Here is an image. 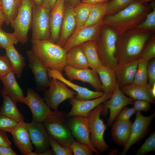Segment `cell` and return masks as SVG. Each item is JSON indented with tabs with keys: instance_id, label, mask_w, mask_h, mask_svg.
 <instances>
[{
	"instance_id": "cell-1",
	"label": "cell",
	"mask_w": 155,
	"mask_h": 155,
	"mask_svg": "<svg viewBox=\"0 0 155 155\" xmlns=\"http://www.w3.org/2000/svg\"><path fill=\"white\" fill-rule=\"evenodd\" d=\"M154 32L135 28L118 36L116 53L118 65L138 59L145 44L154 35Z\"/></svg>"
},
{
	"instance_id": "cell-2",
	"label": "cell",
	"mask_w": 155,
	"mask_h": 155,
	"mask_svg": "<svg viewBox=\"0 0 155 155\" xmlns=\"http://www.w3.org/2000/svg\"><path fill=\"white\" fill-rule=\"evenodd\" d=\"M151 8L150 4L141 3L138 0L115 14L106 15L103 24L111 28L118 36H121L142 22Z\"/></svg>"
},
{
	"instance_id": "cell-3",
	"label": "cell",
	"mask_w": 155,
	"mask_h": 155,
	"mask_svg": "<svg viewBox=\"0 0 155 155\" xmlns=\"http://www.w3.org/2000/svg\"><path fill=\"white\" fill-rule=\"evenodd\" d=\"M31 50L42 64L52 70L63 72L67 65V53L50 40H31Z\"/></svg>"
},
{
	"instance_id": "cell-4",
	"label": "cell",
	"mask_w": 155,
	"mask_h": 155,
	"mask_svg": "<svg viewBox=\"0 0 155 155\" xmlns=\"http://www.w3.org/2000/svg\"><path fill=\"white\" fill-rule=\"evenodd\" d=\"M67 116L57 109L52 111L43 122L49 136L63 147H69L75 141L67 125Z\"/></svg>"
},
{
	"instance_id": "cell-5",
	"label": "cell",
	"mask_w": 155,
	"mask_h": 155,
	"mask_svg": "<svg viewBox=\"0 0 155 155\" xmlns=\"http://www.w3.org/2000/svg\"><path fill=\"white\" fill-rule=\"evenodd\" d=\"M118 36L112 29L103 24L96 41L98 55L102 65L114 71L118 65L116 57Z\"/></svg>"
},
{
	"instance_id": "cell-6",
	"label": "cell",
	"mask_w": 155,
	"mask_h": 155,
	"mask_svg": "<svg viewBox=\"0 0 155 155\" xmlns=\"http://www.w3.org/2000/svg\"><path fill=\"white\" fill-rule=\"evenodd\" d=\"M104 106L103 103L100 104L92 110L86 117L90 130V142L93 146L100 153L106 152L110 148L104 138L106 126L100 118Z\"/></svg>"
},
{
	"instance_id": "cell-7",
	"label": "cell",
	"mask_w": 155,
	"mask_h": 155,
	"mask_svg": "<svg viewBox=\"0 0 155 155\" xmlns=\"http://www.w3.org/2000/svg\"><path fill=\"white\" fill-rule=\"evenodd\" d=\"M32 0H22L15 18L10 25L14 29L18 42L22 44L26 43L28 39V34L31 28Z\"/></svg>"
},
{
	"instance_id": "cell-8",
	"label": "cell",
	"mask_w": 155,
	"mask_h": 155,
	"mask_svg": "<svg viewBox=\"0 0 155 155\" xmlns=\"http://www.w3.org/2000/svg\"><path fill=\"white\" fill-rule=\"evenodd\" d=\"M50 12L49 9L33 3L31 25V40H50L51 36Z\"/></svg>"
},
{
	"instance_id": "cell-9",
	"label": "cell",
	"mask_w": 155,
	"mask_h": 155,
	"mask_svg": "<svg viewBox=\"0 0 155 155\" xmlns=\"http://www.w3.org/2000/svg\"><path fill=\"white\" fill-rule=\"evenodd\" d=\"M49 88L43 94V99L51 109H58L59 105L65 100L74 97L76 92L69 89L64 83L58 79L50 78Z\"/></svg>"
},
{
	"instance_id": "cell-10",
	"label": "cell",
	"mask_w": 155,
	"mask_h": 155,
	"mask_svg": "<svg viewBox=\"0 0 155 155\" xmlns=\"http://www.w3.org/2000/svg\"><path fill=\"white\" fill-rule=\"evenodd\" d=\"M141 112L136 111V117L132 126L130 138L122 151L119 154L125 155L131 147L141 140L148 133L152 121L155 116V112L150 115L145 116Z\"/></svg>"
},
{
	"instance_id": "cell-11",
	"label": "cell",
	"mask_w": 155,
	"mask_h": 155,
	"mask_svg": "<svg viewBox=\"0 0 155 155\" xmlns=\"http://www.w3.org/2000/svg\"><path fill=\"white\" fill-rule=\"evenodd\" d=\"M23 103L30 108L33 121L43 123L52 112L43 98L32 88H27V95L23 99Z\"/></svg>"
},
{
	"instance_id": "cell-12",
	"label": "cell",
	"mask_w": 155,
	"mask_h": 155,
	"mask_svg": "<svg viewBox=\"0 0 155 155\" xmlns=\"http://www.w3.org/2000/svg\"><path fill=\"white\" fill-rule=\"evenodd\" d=\"M67 125L73 136L77 141L88 146L96 154L100 153L92 145L90 139V130L86 117L75 116L69 117Z\"/></svg>"
},
{
	"instance_id": "cell-13",
	"label": "cell",
	"mask_w": 155,
	"mask_h": 155,
	"mask_svg": "<svg viewBox=\"0 0 155 155\" xmlns=\"http://www.w3.org/2000/svg\"><path fill=\"white\" fill-rule=\"evenodd\" d=\"M117 82L116 88L111 97L108 101L103 102L104 108L102 112L104 115L107 110H110V115L107 121V124L111 125L117 116L123 108L127 105L133 104L135 100L126 96L121 91Z\"/></svg>"
},
{
	"instance_id": "cell-14",
	"label": "cell",
	"mask_w": 155,
	"mask_h": 155,
	"mask_svg": "<svg viewBox=\"0 0 155 155\" xmlns=\"http://www.w3.org/2000/svg\"><path fill=\"white\" fill-rule=\"evenodd\" d=\"M26 125L32 144L34 146V152L28 155H39L49 148V135L42 122L32 121L26 123Z\"/></svg>"
},
{
	"instance_id": "cell-15",
	"label": "cell",
	"mask_w": 155,
	"mask_h": 155,
	"mask_svg": "<svg viewBox=\"0 0 155 155\" xmlns=\"http://www.w3.org/2000/svg\"><path fill=\"white\" fill-rule=\"evenodd\" d=\"M103 24V22H101L90 26L81 28L75 31L63 46V48L67 53L73 47L81 45L86 42L96 41Z\"/></svg>"
},
{
	"instance_id": "cell-16",
	"label": "cell",
	"mask_w": 155,
	"mask_h": 155,
	"mask_svg": "<svg viewBox=\"0 0 155 155\" xmlns=\"http://www.w3.org/2000/svg\"><path fill=\"white\" fill-rule=\"evenodd\" d=\"M29 61L28 67L34 76L36 88L39 91H44L50 83L47 67L43 65L32 50L26 52Z\"/></svg>"
},
{
	"instance_id": "cell-17",
	"label": "cell",
	"mask_w": 155,
	"mask_h": 155,
	"mask_svg": "<svg viewBox=\"0 0 155 155\" xmlns=\"http://www.w3.org/2000/svg\"><path fill=\"white\" fill-rule=\"evenodd\" d=\"M113 93H104L98 98L88 100H80L74 97L69 99L72 108L67 115V117L75 116L86 117L90 112L96 106L104 101L109 99Z\"/></svg>"
},
{
	"instance_id": "cell-18",
	"label": "cell",
	"mask_w": 155,
	"mask_h": 155,
	"mask_svg": "<svg viewBox=\"0 0 155 155\" xmlns=\"http://www.w3.org/2000/svg\"><path fill=\"white\" fill-rule=\"evenodd\" d=\"M64 71L69 81L78 80L87 82L96 91L102 90V83L96 71L89 68L76 69L67 65L65 67Z\"/></svg>"
},
{
	"instance_id": "cell-19",
	"label": "cell",
	"mask_w": 155,
	"mask_h": 155,
	"mask_svg": "<svg viewBox=\"0 0 155 155\" xmlns=\"http://www.w3.org/2000/svg\"><path fill=\"white\" fill-rule=\"evenodd\" d=\"M47 73L50 78H55L65 84L76 92L74 97L80 100H88L96 98L102 96L104 93L101 91H94L86 88L74 84L65 79L62 73L47 68Z\"/></svg>"
},
{
	"instance_id": "cell-20",
	"label": "cell",
	"mask_w": 155,
	"mask_h": 155,
	"mask_svg": "<svg viewBox=\"0 0 155 155\" xmlns=\"http://www.w3.org/2000/svg\"><path fill=\"white\" fill-rule=\"evenodd\" d=\"M10 133L12 135L15 146L22 155H28L32 151V144L24 121L18 123Z\"/></svg>"
},
{
	"instance_id": "cell-21",
	"label": "cell",
	"mask_w": 155,
	"mask_h": 155,
	"mask_svg": "<svg viewBox=\"0 0 155 155\" xmlns=\"http://www.w3.org/2000/svg\"><path fill=\"white\" fill-rule=\"evenodd\" d=\"M65 0H57L49 15L51 36L50 40L57 43L60 36L61 27L63 18Z\"/></svg>"
},
{
	"instance_id": "cell-22",
	"label": "cell",
	"mask_w": 155,
	"mask_h": 155,
	"mask_svg": "<svg viewBox=\"0 0 155 155\" xmlns=\"http://www.w3.org/2000/svg\"><path fill=\"white\" fill-rule=\"evenodd\" d=\"M0 79L3 86L1 92L2 96H8L16 103L20 102L23 103L25 96L16 80V74L14 71L10 72L0 77Z\"/></svg>"
},
{
	"instance_id": "cell-23",
	"label": "cell",
	"mask_w": 155,
	"mask_h": 155,
	"mask_svg": "<svg viewBox=\"0 0 155 155\" xmlns=\"http://www.w3.org/2000/svg\"><path fill=\"white\" fill-rule=\"evenodd\" d=\"M133 122L129 119L114 121L111 125L112 138L117 144L124 147L131 135Z\"/></svg>"
},
{
	"instance_id": "cell-24",
	"label": "cell",
	"mask_w": 155,
	"mask_h": 155,
	"mask_svg": "<svg viewBox=\"0 0 155 155\" xmlns=\"http://www.w3.org/2000/svg\"><path fill=\"white\" fill-rule=\"evenodd\" d=\"M151 86L148 83L142 85L129 84L123 86L120 89L124 94L135 100L147 101L153 104L155 102V97L151 92Z\"/></svg>"
},
{
	"instance_id": "cell-25",
	"label": "cell",
	"mask_w": 155,
	"mask_h": 155,
	"mask_svg": "<svg viewBox=\"0 0 155 155\" xmlns=\"http://www.w3.org/2000/svg\"><path fill=\"white\" fill-rule=\"evenodd\" d=\"M76 27V22L73 8L69 6L65 10L59 37L57 44L63 47L70 35L74 32Z\"/></svg>"
},
{
	"instance_id": "cell-26",
	"label": "cell",
	"mask_w": 155,
	"mask_h": 155,
	"mask_svg": "<svg viewBox=\"0 0 155 155\" xmlns=\"http://www.w3.org/2000/svg\"><path fill=\"white\" fill-rule=\"evenodd\" d=\"M138 65V59H137L117 66L114 71L120 87L133 83Z\"/></svg>"
},
{
	"instance_id": "cell-27",
	"label": "cell",
	"mask_w": 155,
	"mask_h": 155,
	"mask_svg": "<svg viewBox=\"0 0 155 155\" xmlns=\"http://www.w3.org/2000/svg\"><path fill=\"white\" fill-rule=\"evenodd\" d=\"M67 65L78 69L89 68L88 63L80 45L73 47L67 53Z\"/></svg>"
},
{
	"instance_id": "cell-28",
	"label": "cell",
	"mask_w": 155,
	"mask_h": 155,
	"mask_svg": "<svg viewBox=\"0 0 155 155\" xmlns=\"http://www.w3.org/2000/svg\"><path fill=\"white\" fill-rule=\"evenodd\" d=\"M96 71L102 84V90L104 93H112L117 81L114 70L102 65Z\"/></svg>"
},
{
	"instance_id": "cell-29",
	"label": "cell",
	"mask_w": 155,
	"mask_h": 155,
	"mask_svg": "<svg viewBox=\"0 0 155 155\" xmlns=\"http://www.w3.org/2000/svg\"><path fill=\"white\" fill-rule=\"evenodd\" d=\"M80 46L87 59L89 67L96 71L102 65L98 55L96 42L88 41Z\"/></svg>"
},
{
	"instance_id": "cell-30",
	"label": "cell",
	"mask_w": 155,
	"mask_h": 155,
	"mask_svg": "<svg viewBox=\"0 0 155 155\" xmlns=\"http://www.w3.org/2000/svg\"><path fill=\"white\" fill-rule=\"evenodd\" d=\"M5 49L6 55L10 61L13 71L18 78H21L26 66L25 57L18 52L14 45H11Z\"/></svg>"
},
{
	"instance_id": "cell-31",
	"label": "cell",
	"mask_w": 155,
	"mask_h": 155,
	"mask_svg": "<svg viewBox=\"0 0 155 155\" xmlns=\"http://www.w3.org/2000/svg\"><path fill=\"white\" fill-rule=\"evenodd\" d=\"M2 97L3 102L0 107V114L10 118L18 123L24 121V117L18 110L16 103L8 96Z\"/></svg>"
},
{
	"instance_id": "cell-32",
	"label": "cell",
	"mask_w": 155,
	"mask_h": 155,
	"mask_svg": "<svg viewBox=\"0 0 155 155\" xmlns=\"http://www.w3.org/2000/svg\"><path fill=\"white\" fill-rule=\"evenodd\" d=\"M22 0H1V6L4 22L10 24L16 17Z\"/></svg>"
},
{
	"instance_id": "cell-33",
	"label": "cell",
	"mask_w": 155,
	"mask_h": 155,
	"mask_svg": "<svg viewBox=\"0 0 155 155\" xmlns=\"http://www.w3.org/2000/svg\"><path fill=\"white\" fill-rule=\"evenodd\" d=\"M106 3L93 5L88 20L81 28L103 22L104 18L106 15Z\"/></svg>"
},
{
	"instance_id": "cell-34",
	"label": "cell",
	"mask_w": 155,
	"mask_h": 155,
	"mask_svg": "<svg viewBox=\"0 0 155 155\" xmlns=\"http://www.w3.org/2000/svg\"><path fill=\"white\" fill-rule=\"evenodd\" d=\"M93 5L80 2L73 8L76 22L75 31L81 28L86 22Z\"/></svg>"
},
{
	"instance_id": "cell-35",
	"label": "cell",
	"mask_w": 155,
	"mask_h": 155,
	"mask_svg": "<svg viewBox=\"0 0 155 155\" xmlns=\"http://www.w3.org/2000/svg\"><path fill=\"white\" fill-rule=\"evenodd\" d=\"M148 61L141 58L138 59V65L132 84L142 85L148 84L147 73Z\"/></svg>"
},
{
	"instance_id": "cell-36",
	"label": "cell",
	"mask_w": 155,
	"mask_h": 155,
	"mask_svg": "<svg viewBox=\"0 0 155 155\" xmlns=\"http://www.w3.org/2000/svg\"><path fill=\"white\" fill-rule=\"evenodd\" d=\"M138 0H111L106 3V15L115 14Z\"/></svg>"
},
{
	"instance_id": "cell-37",
	"label": "cell",
	"mask_w": 155,
	"mask_h": 155,
	"mask_svg": "<svg viewBox=\"0 0 155 155\" xmlns=\"http://www.w3.org/2000/svg\"><path fill=\"white\" fill-rule=\"evenodd\" d=\"M152 11L146 16L144 20L135 28L154 32L155 29V4L154 1L150 4Z\"/></svg>"
},
{
	"instance_id": "cell-38",
	"label": "cell",
	"mask_w": 155,
	"mask_h": 155,
	"mask_svg": "<svg viewBox=\"0 0 155 155\" xmlns=\"http://www.w3.org/2000/svg\"><path fill=\"white\" fill-rule=\"evenodd\" d=\"M18 42L17 36L14 32H7L0 27V47L5 49L9 46L16 44Z\"/></svg>"
},
{
	"instance_id": "cell-39",
	"label": "cell",
	"mask_w": 155,
	"mask_h": 155,
	"mask_svg": "<svg viewBox=\"0 0 155 155\" xmlns=\"http://www.w3.org/2000/svg\"><path fill=\"white\" fill-rule=\"evenodd\" d=\"M155 57V36H152L144 46L140 58L147 61Z\"/></svg>"
},
{
	"instance_id": "cell-40",
	"label": "cell",
	"mask_w": 155,
	"mask_h": 155,
	"mask_svg": "<svg viewBox=\"0 0 155 155\" xmlns=\"http://www.w3.org/2000/svg\"><path fill=\"white\" fill-rule=\"evenodd\" d=\"M155 150V131L152 133L137 150L136 155H143Z\"/></svg>"
},
{
	"instance_id": "cell-41",
	"label": "cell",
	"mask_w": 155,
	"mask_h": 155,
	"mask_svg": "<svg viewBox=\"0 0 155 155\" xmlns=\"http://www.w3.org/2000/svg\"><path fill=\"white\" fill-rule=\"evenodd\" d=\"M69 147L73 155H92L93 152L88 146L75 141L72 142Z\"/></svg>"
},
{
	"instance_id": "cell-42",
	"label": "cell",
	"mask_w": 155,
	"mask_h": 155,
	"mask_svg": "<svg viewBox=\"0 0 155 155\" xmlns=\"http://www.w3.org/2000/svg\"><path fill=\"white\" fill-rule=\"evenodd\" d=\"M18 123L5 115L0 114V129L10 133Z\"/></svg>"
},
{
	"instance_id": "cell-43",
	"label": "cell",
	"mask_w": 155,
	"mask_h": 155,
	"mask_svg": "<svg viewBox=\"0 0 155 155\" xmlns=\"http://www.w3.org/2000/svg\"><path fill=\"white\" fill-rule=\"evenodd\" d=\"M49 143L55 155H73V152L69 147H65L62 146L50 136L49 137Z\"/></svg>"
},
{
	"instance_id": "cell-44",
	"label": "cell",
	"mask_w": 155,
	"mask_h": 155,
	"mask_svg": "<svg viewBox=\"0 0 155 155\" xmlns=\"http://www.w3.org/2000/svg\"><path fill=\"white\" fill-rule=\"evenodd\" d=\"M12 71V67L7 56H0V77Z\"/></svg>"
},
{
	"instance_id": "cell-45",
	"label": "cell",
	"mask_w": 155,
	"mask_h": 155,
	"mask_svg": "<svg viewBox=\"0 0 155 155\" xmlns=\"http://www.w3.org/2000/svg\"><path fill=\"white\" fill-rule=\"evenodd\" d=\"M136 111L134 107L128 108L124 107L117 116L114 121H122L129 119Z\"/></svg>"
},
{
	"instance_id": "cell-46",
	"label": "cell",
	"mask_w": 155,
	"mask_h": 155,
	"mask_svg": "<svg viewBox=\"0 0 155 155\" xmlns=\"http://www.w3.org/2000/svg\"><path fill=\"white\" fill-rule=\"evenodd\" d=\"M147 73L148 83L151 86L155 84V59H152L148 61Z\"/></svg>"
},
{
	"instance_id": "cell-47",
	"label": "cell",
	"mask_w": 155,
	"mask_h": 155,
	"mask_svg": "<svg viewBox=\"0 0 155 155\" xmlns=\"http://www.w3.org/2000/svg\"><path fill=\"white\" fill-rule=\"evenodd\" d=\"M134 107L136 111L147 112L150 108L151 104L149 102L141 100H135Z\"/></svg>"
},
{
	"instance_id": "cell-48",
	"label": "cell",
	"mask_w": 155,
	"mask_h": 155,
	"mask_svg": "<svg viewBox=\"0 0 155 155\" xmlns=\"http://www.w3.org/2000/svg\"><path fill=\"white\" fill-rule=\"evenodd\" d=\"M6 132L0 129V146L11 147V143Z\"/></svg>"
},
{
	"instance_id": "cell-49",
	"label": "cell",
	"mask_w": 155,
	"mask_h": 155,
	"mask_svg": "<svg viewBox=\"0 0 155 155\" xmlns=\"http://www.w3.org/2000/svg\"><path fill=\"white\" fill-rule=\"evenodd\" d=\"M18 154L11 148L0 146V155H17Z\"/></svg>"
},
{
	"instance_id": "cell-50",
	"label": "cell",
	"mask_w": 155,
	"mask_h": 155,
	"mask_svg": "<svg viewBox=\"0 0 155 155\" xmlns=\"http://www.w3.org/2000/svg\"><path fill=\"white\" fill-rule=\"evenodd\" d=\"M57 0H42V6L50 11L53 9L55 3Z\"/></svg>"
},
{
	"instance_id": "cell-51",
	"label": "cell",
	"mask_w": 155,
	"mask_h": 155,
	"mask_svg": "<svg viewBox=\"0 0 155 155\" xmlns=\"http://www.w3.org/2000/svg\"><path fill=\"white\" fill-rule=\"evenodd\" d=\"M111 0H81V2L92 5L106 3Z\"/></svg>"
},
{
	"instance_id": "cell-52",
	"label": "cell",
	"mask_w": 155,
	"mask_h": 155,
	"mask_svg": "<svg viewBox=\"0 0 155 155\" xmlns=\"http://www.w3.org/2000/svg\"><path fill=\"white\" fill-rule=\"evenodd\" d=\"M69 6L74 8L81 2V0H68Z\"/></svg>"
},
{
	"instance_id": "cell-53",
	"label": "cell",
	"mask_w": 155,
	"mask_h": 155,
	"mask_svg": "<svg viewBox=\"0 0 155 155\" xmlns=\"http://www.w3.org/2000/svg\"><path fill=\"white\" fill-rule=\"evenodd\" d=\"M55 155L52 149H48L43 152L40 154L39 155Z\"/></svg>"
},
{
	"instance_id": "cell-54",
	"label": "cell",
	"mask_w": 155,
	"mask_h": 155,
	"mask_svg": "<svg viewBox=\"0 0 155 155\" xmlns=\"http://www.w3.org/2000/svg\"><path fill=\"white\" fill-rule=\"evenodd\" d=\"M5 23L4 17L1 9V6H0V27L1 28L3 24Z\"/></svg>"
},
{
	"instance_id": "cell-55",
	"label": "cell",
	"mask_w": 155,
	"mask_h": 155,
	"mask_svg": "<svg viewBox=\"0 0 155 155\" xmlns=\"http://www.w3.org/2000/svg\"><path fill=\"white\" fill-rule=\"evenodd\" d=\"M118 151L117 149H112L108 153V155H116L118 153Z\"/></svg>"
},
{
	"instance_id": "cell-56",
	"label": "cell",
	"mask_w": 155,
	"mask_h": 155,
	"mask_svg": "<svg viewBox=\"0 0 155 155\" xmlns=\"http://www.w3.org/2000/svg\"><path fill=\"white\" fill-rule=\"evenodd\" d=\"M42 0H32L33 2L39 6H42Z\"/></svg>"
},
{
	"instance_id": "cell-57",
	"label": "cell",
	"mask_w": 155,
	"mask_h": 155,
	"mask_svg": "<svg viewBox=\"0 0 155 155\" xmlns=\"http://www.w3.org/2000/svg\"><path fill=\"white\" fill-rule=\"evenodd\" d=\"M151 92L153 96L155 97V84L151 86Z\"/></svg>"
},
{
	"instance_id": "cell-58",
	"label": "cell",
	"mask_w": 155,
	"mask_h": 155,
	"mask_svg": "<svg viewBox=\"0 0 155 155\" xmlns=\"http://www.w3.org/2000/svg\"><path fill=\"white\" fill-rule=\"evenodd\" d=\"M141 3H147L148 2L154 0H138Z\"/></svg>"
},
{
	"instance_id": "cell-59",
	"label": "cell",
	"mask_w": 155,
	"mask_h": 155,
	"mask_svg": "<svg viewBox=\"0 0 155 155\" xmlns=\"http://www.w3.org/2000/svg\"><path fill=\"white\" fill-rule=\"evenodd\" d=\"M0 6H1V0H0Z\"/></svg>"
}]
</instances>
